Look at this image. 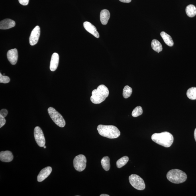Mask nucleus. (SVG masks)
Wrapping results in <instances>:
<instances>
[{
	"mask_svg": "<svg viewBox=\"0 0 196 196\" xmlns=\"http://www.w3.org/2000/svg\"><path fill=\"white\" fill-rule=\"evenodd\" d=\"M151 138L154 142L166 148L171 146L174 141L173 136L167 132L154 133L152 135Z\"/></svg>",
	"mask_w": 196,
	"mask_h": 196,
	"instance_id": "obj_1",
	"label": "nucleus"
},
{
	"mask_svg": "<svg viewBox=\"0 0 196 196\" xmlns=\"http://www.w3.org/2000/svg\"><path fill=\"white\" fill-rule=\"evenodd\" d=\"M91 97L92 102L95 104H99L104 101L108 96L109 91L105 85H101L98 86L97 89L92 92Z\"/></svg>",
	"mask_w": 196,
	"mask_h": 196,
	"instance_id": "obj_2",
	"label": "nucleus"
},
{
	"mask_svg": "<svg viewBox=\"0 0 196 196\" xmlns=\"http://www.w3.org/2000/svg\"><path fill=\"white\" fill-rule=\"evenodd\" d=\"M97 129L101 136L110 139L116 138L121 134L119 129L113 125H99Z\"/></svg>",
	"mask_w": 196,
	"mask_h": 196,
	"instance_id": "obj_3",
	"label": "nucleus"
},
{
	"mask_svg": "<svg viewBox=\"0 0 196 196\" xmlns=\"http://www.w3.org/2000/svg\"><path fill=\"white\" fill-rule=\"evenodd\" d=\"M166 177L168 181L175 184L183 183L187 179V176L185 172L178 169L170 170L167 174Z\"/></svg>",
	"mask_w": 196,
	"mask_h": 196,
	"instance_id": "obj_4",
	"label": "nucleus"
},
{
	"mask_svg": "<svg viewBox=\"0 0 196 196\" xmlns=\"http://www.w3.org/2000/svg\"><path fill=\"white\" fill-rule=\"evenodd\" d=\"M48 113L51 119L56 124L61 127H63L66 125V121L60 113L53 107H50L48 109Z\"/></svg>",
	"mask_w": 196,
	"mask_h": 196,
	"instance_id": "obj_5",
	"label": "nucleus"
},
{
	"mask_svg": "<svg viewBox=\"0 0 196 196\" xmlns=\"http://www.w3.org/2000/svg\"><path fill=\"white\" fill-rule=\"evenodd\" d=\"M129 181L133 187L139 190H143L145 188L144 180L136 174H132L129 176Z\"/></svg>",
	"mask_w": 196,
	"mask_h": 196,
	"instance_id": "obj_6",
	"label": "nucleus"
},
{
	"mask_svg": "<svg viewBox=\"0 0 196 196\" xmlns=\"http://www.w3.org/2000/svg\"><path fill=\"white\" fill-rule=\"evenodd\" d=\"M74 166L77 171L81 172L85 169L87 166V159L85 156L80 154L74 159Z\"/></svg>",
	"mask_w": 196,
	"mask_h": 196,
	"instance_id": "obj_7",
	"label": "nucleus"
},
{
	"mask_svg": "<svg viewBox=\"0 0 196 196\" xmlns=\"http://www.w3.org/2000/svg\"><path fill=\"white\" fill-rule=\"evenodd\" d=\"M34 135L35 140L38 145L40 147H44L46 144V140L43 133L40 127H35Z\"/></svg>",
	"mask_w": 196,
	"mask_h": 196,
	"instance_id": "obj_8",
	"label": "nucleus"
},
{
	"mask_svg": "<svg viewBox=\"0 0 196 196\" xmlns=\"http://www.w3.org/2000/svg\"><path fill=\"white\" fill-rule=\"evenodd\" d=\"M40 33V28L38 25L35 27L33 29L29 38V44L31 46H34L38 43Z\"/></svg>",
	"mask_w": 196,
	"mask_h": 196,
	"instance_id": "obj_9",
	"label": "nucleus"
},
{
	"mask_svg": "<svg viewBox=\"0 0 196 196\" xmlns=\"http://www.w3.org/2000/svg\"><path fill=\"white\" fill-rule=\"evenodd\" d=\"M52 171L51 167L48 166L41 170L37 177V180L39 182H42L50 175Z\"/></svg>",
	"mask_w": 196,
	"mask_h": 196,
	"instance_id": "obj_10",
	"label": "nucleus"
},
{
	"mask_svg": "<svg viewBox=\"0 0 196 196\" xmlns=\"http://www.w3.org/2000/svg\"><path fill=\"white\" fill-rule=\"evenodd\" d=\"M8 59L12 65H15L17 63L18 59V52L17 49H11L7 53Z\"/></svg>",
	"mask_w": 196,
	"mask_h": 196,
	"instance_id": "obj_11",
	"label": "nucleus"
},
{
	"mask_svg": "<svg viewBox=\"0 0 196 196\" xmlns=\"http://www.w3.org/2000/svg\"><path fill=\"white\" fill-rule=\"evenodd\" d=\"M83 25L84 28L88 32L93 35L96 38H99V34L97 31V29L91 23L88 21H85L84 22Z\"/></svg>",
	"mask_w": 196,
	"mask_h": 196,
	"instance_id": "obj_12",
	"label": "nucleus"
},
{
	"mask_svg": "<svg viewBox=\"0 0 196 196\" xmlns=\"http://www.w3.org/2000/svg\"><path fill=\"white\" fill-rule=\"evenodd\" d=\"M59 61V56L57 53L52 54L50 64V69L51 71H55L57 68Z\"/></svg>",
	"mask_w": 196,
	"mask_h": 196,
	"instance_id": "obj_13",
	"label": "nucleus"
},
{
	"mask_svg": "<svg viewBox=\"0 0 196 196\" xmlns=\"http://www.w3.org/2000/svg\"><path fill=\"white\" fill-rule=\"evenodd\" d=\"M14 21L11 19H6L0 22V29H7L13 28L15 25Z\"/></svg>",
	"mask_w": 196,
	"mask_h": 196,
	"instance_id": "obj_14",
	"label": "nucleus"
},
{
	"mask_svg": "<svg viewBox=\"0 0 196 196\" xmlns=\"http://www.w3.org/2000/svg\"><path fill=\"white\" fill-rule=\"evenodd\" d=\"M13 156L12 153L9 151H2L0 153V160L5 162H9L12 161Z\"/></svg>",
	"mask_w": 196,
	"mask_h": 196,
	"instance_id": "obj_15",
	"label": "nucleus"
},
{
	"mask_svg": "<svg viewBox=\"0 0 196 196\" xmlns=\"http://www.w3.org/2000/svg\"><path fill=\"white\" fill-rule=\"evenodd\" d=\"M110 17V13L107 9L102 10L100 15L101 22L103 25H106Z\"/></svg>",
	"mask_w": 196,
	"mask_h": 196,
	"instance_id": "obj_16",
	"label": "nucleus"
},
{
	"mask_svg": "<svg viewBox=\"0 0 196 196\" xmlns=\"http://www.w3.org/2000/svg\"><path fill=\"white\" fill-rule=\"evenodd\" d=\"M160 35L166 45L170 47L173 46L174 42L170 35L164 32H162L160 33Z\"/></svg>",
	"mask_w": 196,
	"mask_h": 196,
	"instance_id": "obj_17",
	"label": "nucleus"
},
{
	"mask_svg": "<svg viewBox=\"0 0 196 196\" xmlns=\"http://www.w3.org/2000/svg\"><path fill=\"white\" fill-rule=\"evenodd\" d=\"M186 12L188 16L193 17L196 15V8L193 5H190L187 6L186 9Z\"/></svg>",
	"mask_w": 196,
	"mask_h": 196,
	"instance_id": "obj_18",
	"label": "nucleus"
},
{
	"mask_svg": "<svg viewBox=\"0 0 196 196\" xmlns=\"http://www.w3.org/2000/svg\"><path fill=\"white\" fill-rule=\"evenodd\" d=\"M151 46L153 50L157 52H161L163 50L161 44L156 39H153L152 41Z\"/></svg>",
	"mask_w": 196,
	"mask_h": 196,
	"instance_id": "obj_19",
	"label": "nucleus"
},
{
	"mask_svg": "<svg viewBox=\"0 0 196 196\" xmlns=\"http://www.w3.org/2000/svg\"><path fill=\"white\" fill-rule=\"evenodd\" d=\"M101 164L104 169L108 171L110 168L111 165L110 164V158L108 156H104L101 160Z\"/></svg>",
	"mask_w": 196,
	"mask_h": 196,
	"instance_id": "obj_20",
	"label": "nucleus"
},
{
	"mask_svg": "<svg viewBox=\"0 0 196 196\" xmlns=\"http://www.w3.org/2000/svg\"><path fill=\"white\" fill-rule=\"evenodd\" d=\"M129 158L128 156H125L119 159L116 162L117 167L118 168H121L126 164L128 162Z\"/></svg>",
	"mask_w": 196,
	"mask_h": 196,
	"instance_id": "obj_21",
	"label": "nucleus"
},
{
	"mask_svg": "<svg viewBox=\"0 0 196 196\" xmlns=\"http://www.w3.org/2000/svg\"><path fill=\"white\" fill-rule=\"evenodd\" d=\"M187 96L189 99L194 100L196 99V87L189 88L187 92Z\"/></svg>",
	"mask_w": 196,
	"mask_h": 196,
	"instance_id": "obj_22",
	"label": "nucleus"
},
{
	"mask_svg": "<svg viewBox=\"0 0 196 196\" xmlns=\"http://www.w3.org/2000/svg\"><path fill=\"white\" fill-rule=\"evenodd\" d=\"M132 93V88L129 86H125L123 89V96L125 99L130 97Z\"/></svg>",
	"mask_w": 196,
	"mask_h": 196,
	"instance_id": "obj_23",
	"label": "nucleus"
},
{
	"mask_svg": "<svg viewBox=\"0 0 196 196\" xmlns=\"http://www.w3.org/2000/svg\"><path fill=\"white\" fill-rule=\"evenodd\" d=\"M142 113V107L140 106H138L133 110L132 112V115L133 117H137L141 115Z\"/></svg>",
	"mask_w": 196,
	"mask_h": 196,
	"instance_id": "obj_24",
	"label": "nucleus"
},
{
	"mask_svg": "<svg viewBox=\"0 0 196 196\" xmlns=\"http://www.w3.org/2000/svg\"><path fill=\"white\" fill-rule=\"evenodd\" d=\"M10 81V78L8 76H3L0 74V83H8Z\"/></svg>",
	"mask_w": 196,
	"mask_h": 196,
	"instance_id": "obj_25",
	"label": "nucleus"
},
{
	"mask_svg": "<svg viewBox=\"0 0 196 196\" xmlns=\"http://www.w3.org/2000/svg\"><path fill=\"white\" fill-rule=\"evenodd\" d=\"M6 122V121L5 117L0 115V128H1L5 124Z\"/></svg>",
	"mask_w": 196,
	"mask_h": 196,
	"instance_id": "obj_26",
	"label": "nucleus"
},
{
	"mask_svg": "<svg viewBox=\"0 0 196 196\" xmlns=\"http://www.w3.org/2000/svg\"><path fill=\"white\" fill-rule=\"evenodd\" d=\"M8 114V111L6 109H2L0 111V115H1L3 117H6Z\"/></svg>",
	"mask_w": 196,
	"mask_h": 196,
	"instance_id": "obj_27",
	"label": "nucleus"
},
{
	"mask_svg": "<svg viewBox=\"0 0 196 196\" xmlns=\"http://www.w3.org/2000/svg\"><path fill=\"white\" fill-rule=\"evenodd\" d=\"M19 2L23 6H26L28 5L29 0H18Z\"/></svg>",
	"mask_w": 196,
	"mask_h": 196,
	"instance_id": "obj_28",
	"label": "nucleus"
},
{
	"mask_svg": "<svg viewBox=\"0 0 196 196\" xmlns=\"http://www.w3.org/2000/svg\"><path fill=\"white\" fill-rule=\"evenodd\" d=\"M119 1L122 2L129 3L132 0H119Z\"/></svg>",
	"mask_w": 196,
	"mask_h": 196,
	"instance_id": "obj_29",
	"label": "nucleus"
},
{
	"mask_svg": "<svg viewBox=\"0 0 196 196\" xmlns=\"http://www.w3.org/2000/svg\"><path fill=\"white\" fill-rule=\"evenodd\" d=\"M194 138L196 142V128L195 129L194 132Z\"/></svg>",
	"mask_w": 196,
	"mask_h": 196,
	"instance_id": "obj_30",
	"label": "nucleus"
},
{
	"mask_svg": "<svg viewBox=\"0 0 196 196\" xmlns=\"http://www.w3.org/2000/svg\"><path fill=\"white\" fill-rule=\"evenodd\" d=\"M100 196H110V195L106 194H102L100 195Z\"/></svg>",
	"mask_w": 196,
	"mask_h": 196,
	"instance_id": "obj_31",
	"label": "nucleus"
},
{
	"mask_svg": "<svg viewBox=\"0 0 196 196\" xmlns=\"http://www.w3.org/2000/svg\"><path fill=\"white\" fill-rule=\"evenodd\" d=\"M44 149H46V146L45 145V146H44Z\"/></svg>",
	"mask_w": 196,
	"mask_h": 196,
	"instance_id": "obj_32",
	"label": "nucleus"
}]
</instances>
